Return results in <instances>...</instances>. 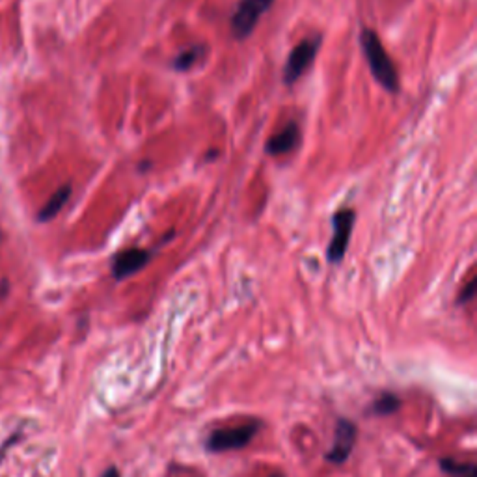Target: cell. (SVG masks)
Listing matches in <instances>:
<instances>
[{"label":"cell","instance_id":"obj_1","mask_svg":"<svg viewBox=\"0 0 477 477\" xmlns=\"http://www.w3.org/2000/svg\"><path fill=\"white\" fill-rule=\"evenodd\" d=\"M360 42H362L365 60L370 64L371 75L376 78V83L381 84L382 88L395 94L399 89V75H397V69H395L392 58L388 56L386 49L382 47L375 30H362Z\"/></svg>","mask_w":477,"mask_h":477},{"label":"cell","instance_id":"obj_2","mask_svg":"<svg viewBox=\"0 0 477 477\" xmlns=\"http://www.w3.org/2000/svg\"><path fill=\"white\" fill-rule=\"evenodd\" d=\"M275 0H241L232 17V34L235 40H246L257 26V21L268 12Z\"/></svg>","mask_w":477,"mask_h":477},{"label":"cell","instance_id":"obj_3","mask_svg":"<svg viewBox=\"0 0 477 477\" xmlns=\"http://www.w3.org/2000/svg\"><path fill=\"white\" fill-rule=\"evenodd\" d=\"M321 47V37H306L302 42L298 43L297 47L293 49L289 58L286 62V67H284V83L287 86H291L302 77L310 66L313 64V60L317 56V51Z\"/></svg>","mask_w":477,"mask_h":477},{"label":"cell","instance_id":"obj_4","mask_svg":"<svg viewBox=\"0 0 477 477\" xmlns=\"http://www.w3.org/2000/svg\"><path fill=\"white\" fill-rule=\"evenodd\" d=\"M354 222H356V213L349 207L336 211L334 216H332V229H334V233H332V238H330V245H328L327 250V257L330 263L336 265V263H340L345 257Z\"/></svg>","mask_w":477,"mask_h":477},{"label":"cell","instance_id":"obj_5","mask_svg":"<svg viewBox=\"0 0 477 477\" xmlns=\"http://www.w3.org/2000/svg\"><path fill=\"white\" fill-rule=\"evenodd\" d=\"M259 424L252 422V424L238 425L233 429L215 431L205 442V447L211 453H222V451H232V449H241L250 444V440L256 436Z\"/></svg>","mask_w":477,"mask_h":477},{"label":"cell","instance_id":"obj_6","mask_svg":"<svg viewBox=\"0 0 477 477\" xmlns=\"http://www.w3.org/2000/svg\"><path fill=\"white\" fill-rule=\"evenodd\" d=\"M356 425L341 417L338 425H336V435L334 442H332V449L327 453V460H330L332 465H343L349 455L352 453V447L356 442Z\"/></svg>","mask_w":477,"mask_h":477},{"label":"cell","instance_id":"obj_7","mask_svg":"<svg viewBox=\"0 0 477 477\" xmlns=\"http://www.w3.org/2000/svg\"><path fill=\"white\" fill-rule=\"evenodd\" d=\"M151 259V252L144 248H127L116 254L112 259V276L116 280H125L142 270Z\"/></svg>","mask_w":477,"mask_h":477},{"label":"cell","instance_id":"obj_8","mask_svg":"<svg viewBox=\"0 0 477 477\" xmlns=\"http://www.w3.org/2000/svg\"><path fill=\"white\" fill-rule=\"evenodd\" d=\"M298 142H300V127H298L297 121H291L280 132H276L275 137L268 138L265 151L272 157L286 155L297 148Z\"/></svg>","mask_w":477,"mask_h":477},{"label":"cell","instance_id":"obj_9","mask_svg":"<svg viewBox=\"0 0 477 477\" xmlns=\"http://www.w3.org/2000/svg\"><path fill=\"white\" fill-rule=\"evenodd\" d=\"M69 196H71V185L60 187L58 191L54 192L53 196H51V200H49V202L45 203V207H43L42 211H40V215H37V220H40V222L53 220L54 216L58 215L60 211H62V207L66 205L67 200H69Z\"/></svg>","mask_w":477,"mask_h":477},{"label":"cell","instance_id":"obj_10","mask_svg":"<svg viewBox=\"0 0 477 477\" xmlns=\"http://www.w3.org/2000/svg\"><path fill=\"white\" fill-rule=\"evenodd\" d=\"M207 54V47L205 45H196V47H191L179 53L172 62V67L175 71H189L192 67L196 66L200 60H203V56Z\"/></svg>","mask_w":477,"mask_h":477},{"label":"cell","instance_id":"obj_11","mask_svg":"<svg viewBox=\"0 0 477 477\" xmlns=\"http://www.w3.org/2000/svg\"><path fill=\"white\" fill-rule=\"evenodd\" d=\"M399 406L401 401L397 395L382 394L381 397L373 403V412H375L376 416H390V414H394V412L399 410Z\"/></svg>","mask_w":477,"mask_h":477},{"label":"cell","instance_id":"obj_12","mask_svg":"<svg viewBox=\"0 0 477 477\" xmlns=\"http://www.w3.org/2000/svg\"><path fill=\"white\" fill-rule=\"evenodd\" d=\"M440 466H442V470L457 477H465V476H468L470 471L476 470V466L474 465H460V462H455L453 459H442Z\"/></svg>","mask_w":477,"mask_h":477},{"label":"cell","instance_id":"obj_13","mask_svg":"<svg viewBox=\"0 0 477 477\" xmlns=\"http://www.w3.org/2000/svg\"><path fill=\"white\" fill-rule=\"evenodd\" d=\"M476 278H471L470 281H468V286L460 291V295H459V298H457V302L459 304H466V302H470L471 298H474V295H476Z\"/></svg>","mask_w":477,"mask_h":477},{"label":"cell","instance_id":"obj_14","mask_svg":"<svg viewBox=\"0 0 477 477\" xmlns=\"http://www.w3.org/2000/svg\"><path fill=\"white\" fill-rule=\"evenodd\" d=\"M101 477H119V471L116 470L114 466H110V468H108V470L105 471V474H103Z\"/></svg>","mask_w":477,"mask_h":477},{"label":"cell","instance_id":"obj_15","mask_svg":"<svg viewBox=\"0 0 477 477\" xmlns=\"http://www.w3.org/2000/svg\"><path fill=\"white\" fill-rule=\"evenodd\" d=\"M0 237H2V235H0Z\"/></svg>","mask_w":477,"mask_h":477}]
</instances>
